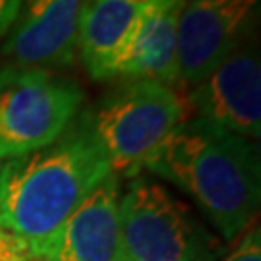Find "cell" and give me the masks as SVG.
<instances>
[{
	"label": "cell",
	"instance_id": "7a4b0ae2",
	"mask_svg": "<svg viewBox=\"0 0 261 261\" xmlns=\"http://www.w3.org/2000/svg\"><path fill=\"white\" fill-rule=\"evenodd\" d=\"M143 168L194 197L226 242L257 215L261 168L253 141L203 118L180 122Z\"/></svg>",
	"mask_w": 261,
	"mask_h": 261
},
{
	"label": "cell",
	"instance_id": "5bb4252c",
	"mask_svg": "<svg viewBox=\"0 0 261 261\" xmlns=\"http://www.w3.org/2000/svg\"><path fill=\"white\" fill-rule=\"evenodd\" d=\"M19 6L21 0H0V43L6 39L8 31L14 25Z\"/></svg>",
	"mask_w": 261,
	"mask_h": 261
},
{
	"label": "cell",
	"instance_id": "9a60e30c",
	"mask_svg": "<svg viewBox=\"0 0 261 261\" xmlns=\"http://www.w3.org/2000/svg\"><path fill=\"white\" fill-rule=\"evenodd\" d=\"M134 2H145V0H134Z\"/></svg>",
	"mask_w": 261,
	"mask_h": 261
},
{
	"label": "cell",
	"instance_id": "7c38bea8",
	"mask_svg": "<svg viewBox=\"0 0 261 261\" xmlns=\"http://www.w3.org/2000/svg\"><path fill=\"white\" fill-rule=\"evenodd\" d=\"M0 261H37L29 246L0 219Z\"/></svg>",
	"mask_w": 261,
	"mask_h": 261
},
{
	"label": "cell",
	"instance_id": "3957f363",
	"mask_svg": "<svg viewBox=\"0 0 261 261\" xmlns=\"http://www.w3.org/2000/svg\"><path fill=\"white\" fill-rule=\"evenodd\" d=\"M87 120L111 174L136 176L168 134L186 120V107L172 85L136 80L105 95L87 112Z\"/></svg>",
	"mask_w": 261,
	"mask_h": 261
},
{
	"label": "cell",
	"instance_id": "8fae6325",
	"mask_svg": "<svg viewBox=\"0 0 261 261\" xmlns=\"http://www.w3.org/2000/svg\"><path fill=\"white\" fill-rule=\"evenodd\" d=\"M141 2L84 0L77 25V56L95 82H109L111 68L130 33Z\"/></svg>",
	"mask_w": 261,
	"mask_h": 261
},
{
	"label": "cell",
	"instance_id": "ba28073f",
	"mask_svg": "<svg viewBox=\"0 0 261 261\" xmlns=\"http://www.w3.org/2000/svg\"><path fill=\"white\" fill-rule=\"evenodd\" d=\"M84 0H21L2 45L12 64L64 68L77 56V25Z\"/></svg>",
	"mask_w": 261,
	"mask_h": 261
},
{
	"label": "cell",
	"instance_id": "6da1fadb",
	"mask_svg": "<svg viewBox=\"0 0 261 261\" xmlns=\"http://www.w3.org/2000/svg\"><path fill=\"white\" fill-rule=\"evenodd\" d=\"M111 174L87 112L56 141L0 161V219L41 261L66 219Z\"/></svg>",
	"mask_w": 261,
	"mask_h": 261
},
{
	"label": "cell",
	"instance_id": "9c48e42d",
	"mask_svg": "<svg viewBox=\"0 0 261 261\" xmlns=\"http://www.w3.org/2000/svg\"><path fill=\"white\" fill-rule=\"evenodd\" d=\"M186 0H145L109 74L111 80L178 82V19Z\"/></svg>",
	"mask_w": 261,
	"mask_h": 261
},
{
	"label": "cell",
	"instance_id": "277c9868",
	"mask_svg": "<svg viewBox=\"0 0 261 261\" xmlns=\"http://www.w3.org/2000/svg\"><path fill=\"white\" fill-rule=\"evenodd\" d=\"M223 242L172 196L149 178H134L120 196L118 261H215Z\"/></svg>",
	"mask_w": 261,
	"mask_h": 261
},
{
	"label": "cell",
	"instance_id": "5b68a950",
	"mask_svg": "<svg viewBox=\"0 0 261 261\" xmlns=\"http://www.w3.org/2000/svg\"><path fill=\"white\" fill-rule=\"evenodd\" d=\"M84 99L70 77L45 68L0 66V161L56 141L77 118Z\"/></svg>",
	"mask_w": 261,
	"mask_h": 261
},
{
	"label": "cell",
	"instance_id": "4fadbf2b",
	"mask_svg": "<svg viewBox=\"0 0 261 261\" xmlns=\"http://www.w3.org/2000/svg\"><path fill=\"white\" fill-rule=\"evenodd\" d=\"M221 261H261V230L257 226L240 234V240Z\"/></svg>",
	"mask_w": 261,
	"mask_h": 261
},
{
	"label": "cell",
	"instance_id": "30bf717a",
	"mask_svg": "<svg viewBox=\"0 0 261 261\" xmlns=\"http://www.w3.org/2000/svg\"><path fill=\"white\" fill-rule=\"evenodd\" d=\"M120 178L109 174L66 219L41 261H118Z\"/></svg>",
	"mask_w": 261,
	"mask_h": 261
},
{
	"label": "cell",
	"instance_id": "52a82bcc",
	"mask_svg": "<svg viewBox=\"0 0 261 261\" xmlns=\"http://www.w3.org/2000/svg\"><path fill=\"white\" fill-rule=\"evenodd\" d=\"M188 105L197 118L250 141L259 140L261 66L252 41L221 62L205 80L192 85L184 99V107Z\"/></svg>",
	"mask_w": 261,
	"mask_h": 261
},
{
	"label": "cell",
	"instance_id": "8992f818",
	"mask_svg": "<svg viewBox=\"0 0 261 261\" xmlns=\"http://www.w3.org/2000/svg\"><path fill=\"white\" fill-rule=\"evenodd\" d=\"M261 0H186L178 19V82L196 85L248 45Z\"/></svg>",
	"mask_w": 261,
	"mask_h": 261
}]
</instances>
